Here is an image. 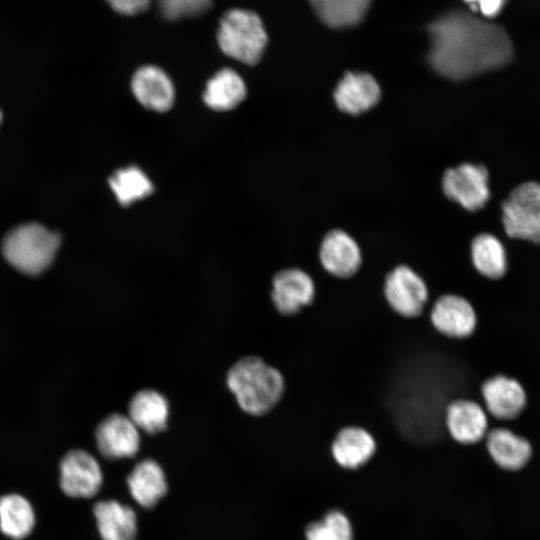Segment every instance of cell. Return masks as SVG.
I'll use <instances>...</instances> for the list:
<instances>
[{"mask_svg": "<svg viewBox=\"0 0 540 540\" xmlns=\"http://www.w3.org/2000/svg\"><path fill=\"white\" fill-rule=\"evenodd\" d=\"M432 328L451 340L470 338L478 326V315L469 299L457 293H443L427 308Z\"/></svg>", "mask_w": 540, "mask_h": 540, "instance_id": "8", "label": "cell"}, {"mask_svg": "<svg viewBox=\"0 0 540 540\" xmlns=\"http://www.w3.org/2000/svg\"><path fill=\"white\" fill-rule=\"evenodd\" d=\"M36 523L32 504L24 496L16 493L0 497V530L14 540L27 537Z\"/></svg>", "mask_w": 540, "mask_h": 540, "instance_id": "23", "label": "cell"}, {"mask_svg": "<svg viewBox=\"0 0 540 540\" xmlns=\"http://www.w3.org/2000/svg\"><path fill=\"white\" fill-rule=\"evenodd\" d=\"M484 449L490 461L507 472L523 469L533 453L527 439L503 427L488 430L484 439Z\"/></svg>", "mask_w": 540, "mask_h": 540, "instance_id": "16", "label": "cell"}, {"mask_svg": "<svg viewBox=\"0 0 540 540\" xmlns=\"http://www.w3.org/2000/svg\"><path fill=\"white\" fill-rule=\"evenodd\" d=\"M246 84L236 71L219 70L211 77L203 92V101L215 111H228L237 107L246 97Z\"/></svg>", "mask_w": 540, "mask_h": 540, "instance_id": "22", "label": "cell"}, {"mask_svg": "<svg viewBox=\"0 0 540 540\" xmlns=\"http://www.w3.org/2000/svg\"><path fill=\"white\" fill-rule=\"evenodd\" d=\"M305 540H354V528L349 516L338 508L326 510L319 518L307 523Z\"/></svg>", "mask_w": 540, "mask_h": 540, "instance_id": "27", "label": "cell"}, {"mask_svg": "<svg viewBox=\"0 0 540 540\" xmlns=\"http://www.w3.org/2000/svg\"><path fill=\"white\" fill-rule=\"evenodd\" d=\"M502 223L511 238L540 244V185L527 182L516 187L502 204Z\"/></svg>", "mask_w": 540, "mask_h": 540, "instance_id": "6", "label": "cell"}, {"mask_svg": "<svg viewBox=\"0 0 540 540\" xmlns=\"http://www.w3.org/2000/svg\"><path fill=\"white\" fill-rule=\"evenodd\" d=\"M2 117H3V116H2V112H1V110H0V125H1V122H2Z\"/></svg>", "mask_w": 540, "mask_h": 540, "instance_id": "31", "label": "cell"}, {"mask_svg": "<svg viewBox=\"0 0 540 540\" xmlns=\"http://www.w3.org/2000/svg\"><path fill=\"white\" fill-rule=\"evenodd\" d=\"M133 499L142 507H153L167 492L165 474L153 459L137 463L127 477Z\"/></svg>", "mask_w": 540, "mask_h": 540, "instance_id": "21", "label": "cell"}, {"mask_svg": "<svg viewBox=\"0 0 540 540\" xmlns=\"http://www.w3.org/2000/svg\"><path fill=\"white\" fill-rule=\"evenodd\" d=\"M60 235L38 223H26L10 230L2 241V253L15 269L39 275L53 262Z\"/></svg>", "mask_w": 540, "mask_h": 540, "instance_id": "3", "label": "cell"}, {"mask_svg": "<svg viewBox=\"0 0 540 540\" xmlns=\"http://www.w3.org/2000/svg\"><path fill=\"white\" fill-rule=\"evenodd\" d=\"M107 3L118 13L124 15H136L144 12L152 0H106Z\"/></svg>", "mask_w": 540, "mask_h": 540, "instance_id": "29", "label": "cell"}, {"mask_svg": "<svg viewBox=\"0 0 540 540\" xmlns=\"http://www.w3.org/2000/svg\"><path fill=\"white\" fill-rule=\"evenodd\" d=\"M131 90L143 107L156 112L168 111L175 100L172 80L165 71L154 65H144L135 71Z\"/></svg>", "mask_w": 540, "mask_h": 540, "instance_id": "17", "label": "cell"}, {"mask_svg": "<svg viewBox=\"0 0 540 540\" xmlns=\"http://www.w3.org/2000/svg\"><path fill=\"white\" fill-rule=\"evenodd\" d=\"M333 96L341 111L357 115L368 111L378 103L381 89L371 75L348 72L338 82Z\"/></svg>", "mask_w": 540, "mask_h": 540, "instance_id": "18", "label": "cell"}, {"mask_svg": "<svg viewBox=\"0 0 540 540\" xmlns=\"http://www.w3.org/2000/svg\"><path fill=\"white\" fill-rule=\"evenodd\" d=\"M444 426L449 438L456 444L479 445L489 430L488 413L473 398H455L446 405Z\"/></svg>", "mask_w": 540, "mask_h": 540, "instance_id": "9", "label": "cell"}, {"mask_svg": "<svg viewBox=\"0 0 540 540\" xmlns=\"http://www.w3.org/2000/svg\"><path fill=\"white\" fill-rule=\"evenodd\" d=\"M127 410L128 417L139 430L156 434L167 428L170 404L166 396L156 389L144 388L134 393Z\"/></svg>", "mask_w": 540, "mask_h": 540, "instance_id": "19", "label": "cell"}, {"mask_svg": "<svg viewBox=\"0 0 540 540\" xmlns=\"http://www.w3.org/2000/svg\"><path fill=\"white\" fill-rule=\"evenodd\" d=\"M164 17L176 20L198 16L209 9L212 0H156Z\"/></svg>", "mask_w": 540, "mask_h": 540, "instance_id": "28", "label": "cell"}, {"mask_svg": "<svg viewBox=\"0 0 540 540\" xmlns=\"http://www.w3.org/2000/svg\"><path fill=\"white\" fill-rule=\"evenodd\" d=\"M217 41L223 53L247 65L258 63L268 37L261 18L253 11L233 8L220 19Z\"/></svg>", "mask_w": 540, "mask_h": 540, "instance_id": "4", "label": "cell"}, {"mask_svg": "<svg viewBox=\"0 0 540 540\" xmlns=\"http://www.w3.org/2000/svg\"><path fill=\"white\" fill-rule=\"evenodd\" d=\"M480 394L486 412L499 420L517 417L526 405V393L522 385L502 374L485 379L480 386Z\"/></svg>", "mask_w": 540, "mask_h": 540, "instance_id": "15", "label": "cell"}, {"mask_svg": "<svg viewBox=\"0 0 540 540\" xmlns=\"http://www.w3.org/2000/svg\"><path fill=\"white\" fill-rule=\"evenodd\" d=\"M111 190L122 206H129L153 193L148 176L137 166L130 165L115 171L108 180Z\"/></svg>", "mask_w": 540, "mask_h": 540, "instance_id": "26", "label": "cell"}, {"mask_svg": "<svg viewBox=\"0 0 540 540\" xmlns=\"http://www.w3.org/2000/svg\"><path fill=\"white\" fill-rule=\"evenodd\" d=\"M103 474L95 457L81 449L69 451L61 460L59 483L64 494L90 498L102 486Z\"/></svg>", "mask_w": 540, "mask_h": 540, "instance_id": "12", "label": "cell"}, {"mask_svg": "<svg viewBox=\"0 0 540 540\" xmlns=\"http://www.w3.org/2000/svg\"><path fill=\"white\" fill-rule=\"evenodd\" d=\"M317 258L326 274L340 280L354 277L363 265L359 243L341 229H333L325 234L318 246Z\"/></svg>", "mask_w": 540, "mask_h": 540, "instance_id": "10", "label": "cell"}, {"mask_svg": "<svg viewBox=\"0 0 540 540\" xmlns=\"http://www.w3.org/2000/svg\"><path fill=\"white\" fill-rule=\"evenodd\" d=\"M445 195L469 211L481 209L490 196L488 171L482 165L465 163L448 169L442 179Z\"/></svg>", "mask_w": 540, "mask_h": 540, "instance_id": "11", "label": "cell"}, {"mask_svg": "<svg viewBox=\"0 0 540 540\" xmlns=\"http://www.w3.org/2000/svg\"><path fill=\"white\" fill-rule=\"evenodd\" d=\"M382 295L389 309L404 319L422 316L430 304L426 281L405 263L393 266L385 274Z\"/></svg>", "mask_w": 540, "mask_h": 540, "instance_id": "5", "label": "cell"}, {"mask_svg": "<svg viewBox=\"0 0 540 540\" xmlns=\"http://www.w3.org/2000/svg\"><path fill=\"white\" fill-rule=\"evenodd\" d=\"M93 513L102 540H134L137 517L134 510L116 500L99 501Z\"/></svg>", "mask_w": 540, "mask_h": 540, "instance_id": "20", "label": "cell"}, {"mask_svg": "<svg viewBox=\"0 0 540 540\" xmlns=\"http://www.w3.org/2000/svg\"><path fill=\"white\" fill-rule=\"evenodd\" d=\"M269 295L274 310L280 316L294 317L313 304L316 283L305 269L284 267L273 274Z\"/></svg>", "mask_w": 540, "mask_h": 540, "instance_id": "7", "label": "cell"}, {"mask_svg": "<svg viewBox=\"0 0 540 540\" xmlns=\"http://www.w3.org/2000/svg\"><path fill=\"white\" fill-rule=\"evenodd\" d=\"M329 449L338 467L355 471L371 461L377 451V442L366 428L346 425L336 432Z\"/></svg>", "mask_w": 540, "mask_h": 540, "instance_id": "14", "label": "cell"}, {"mask_svg": "<svg viewBox=\"0 0 540 540\" xmlns=\"http://www.w3.org/2000/svg\"><path fill=\"white\" fill-rule=\"evenodd\" d=\"M470 258L475 271L489 280L500 279L507 270L505 248L492 234L482 233L472 240Z\"/></svg>", "mask_w": 540, "mask_h": 540, "instance_id": "24", "label": "cell"}, {"mask_svg": "<svg viewBox=\"0 0 540 540\" xmlns=\"http://www.w3.org/2000/svg\"><path fill=\"white\" fill-rule=\"evenodd\" d=\"M226 385L240 409L263 416L282 402L286 392L284 373L259 356H244L226 373Z\"/></svg>", "mask_w": 540, "mask_h": 540, "instance_id": "2", "label": "cell"}, {"mask_svg": "<svg viewBox=\"0 0 540 540\" xmlns=\"http://www.w3.org/2000/svg\"><path fill=\"white\" fill-rule=\"evenodd\" d=\"M318 17L328 26L342 28L359 23L371 0H309Z\"/></svg>", "mask_w": 540, "mask_h": 540, "instance_id": "25", "label": "cell"}, {"mask_svg": "<svg viewBox=\"0 0 540 540\" xmlns=\"http://www.w3.org/2000/svg\"><path fill=\"white\" fill-rule=\"evenodd\" d=\"M95 438L99 452L111 460L135 456L141 443L140 430L121 413L105 417L96 428Z\"/></svg>", "mask_w": 540, "mask_h": 540, "instance_id": "13", "label": "cell"}, {"mask_svg": "<svg viewBox=\"0 0 540 540\" xmlns=\"http://www.w3.org/2000/svg\"><path fill=\"white\" fill-rule=\"evenodd\" d=\"M427 31L431 66L453 80L502 67L513 55L511 39L503 27L461 10L440 16Z\"/></svg>", "mask_w": 540, "mask_h": 540, "instance_id": "1", "label": "cell"}, {"mask_svg": "<svg viewBox=\"0 0 540 540\" xmlns=\"http://www.w3.org/2000/svg\"><path fill=\"white\" fill-rule=\"evenodd\" d=\"M474 11H480L485 17H495L502 10L505 0H464Z\"/></svg>", "mask_w": 540, "mask_h": 540, "instance_id": "30", "label": "cell"}]
</instances>
